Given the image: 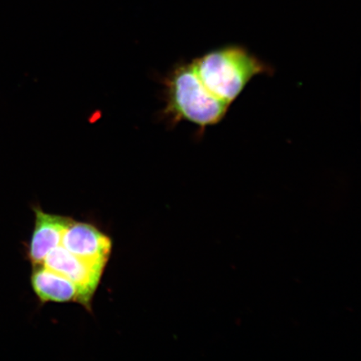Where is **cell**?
Returning a JSON list of instances; mask_svg holds the SVG:
<instances>
[{"mask_svg": "<svg viewBox=\"0 0 361 361\" xmlns=\"http://www.w3.org/2000/svg\"><path fill=\"white\" fill-rule=\"evenodd\" d=\"M30 281L35 295L42 304L78 303L90 312L92 311V305L80 288L61 274L42 265L34 266Z\"/></svg>", "mask_w": 361, "mask_h": 361, "instance_id": "5", "label": "cell"}, {"mask_svg": "<svg viewBox=\"0 0 361 361\" xmlns=\"http://www.w3.org/2000/svg\"><path fill=\"white\" fill-rule=\"evenodd\" d=\"M61 245L71 254L88 263L106 266L112 251V241L96 226L75 219L63 233Z\"/></svg>", "mask_w": 361, "mask_h": 361, "instance_id": "4", "label": "cell"}, {"mask_svg": "<svg viewBox=\"0 0 361 361\" xmlns=\"http://www.w3.org/2000/svg\"><path fill=\"white\" fill-rule=\"evenodd\" d=\"M33 210L35 228L28 247V259L34 267L42 264L49 252L61 245L63 233L73 219L44 213L39 207H35Z\"/></svg>", "mask_w": 361, "mask_h": 361, "instance_id": "6", "label": "cell"}, {"mask_svg": "<svg viewBox=\"0 0 361 361\" xmlns=\"http://www.w3.org/2000/svg\"><path fill=\"white\" fill-rule=\"evenodd\" d=\"M192 63L205 87L230 106L256 76L274 72L268 63L239 44L212 49Z\"/></svg>", "mask_w": 361, "mask_h": 361, "instance_id": "2", "label": "cell"}, {"mask_svg": "<svg viewBox=\"0 0 361 361\" xmlns=\"http://www.w3.org/2000/svg\"><path fill=\"white\" fill-rule=\"evenodd\" d=\"M164 83L166 106L162 115L171 126L188 121L197 126L201 135L228 114L230 106L205 87L192 61L176 66Z\"/></svg>", "mask_w": 361, "mask_h": 361, "instance_id": "1", "label": "cell"}, {"mask_svg": "<svg viewBox=\"0 0 361 361\" xmlns=\"http://www.w3.org/2000/svg\"><path fill=\"white\" fill-rule=\"evenodd\" d=\"M40 265L74 283L90 305L106 269L78 258L61 245L49 251Z\"/></svg>", "mask_w": 361, "mask_h": 361, "instance_id": "3", "label": "cell"}]
</instances>
